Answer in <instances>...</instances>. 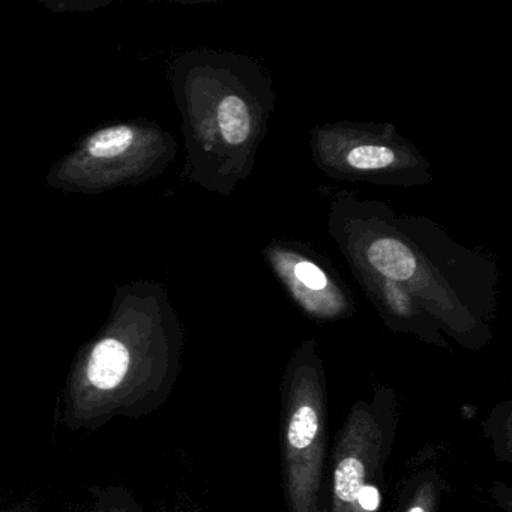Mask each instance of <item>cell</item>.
<instances>
[{"label":"cell","instance_id":"10","mask_svg":"<svg viewBox=\"0 0 512 512\" xmlns=\"http://www.w3.org/2000/svg\"><path fill=\"white\" fill-rule=\"evenodd\" d=\"M356 499H358L359 505H361V508H364L365 511H376V509L379 508L380 493L373 485H364V487L359 490Z\"/></svg>","mask_w":512,"mask_h":512},{"label":"cell","instance_id":"7","mask_svg":"<svg viewBox=\"0 0 512 512\" xmlns=\"http://www.w3.org/2000/svg\"><path fill=\"white\" fill-rule=\"evenodd\" d=\"M134 140V133L131 128L119 125V127L106 128V130L98 131L97 134L89 139L88 152L94 158L119 157L124 154Z\"/></svg>","mask_w":512,"mask_h":512},{"label":"cell","instance_id":"5","mask_svg":"<svg viewBox=\"0 0 512 512\" xmlns=\"http://www.w3.org/2000/svg\"><path fill=\"white\" fill-rule=\"evenodd\" d=\"M269 266L293 298L316 314H334L346 310V287L331 266L308 248L289 242H274L265 250Z\"/></svg>","mask_w":512,"mask_h":512},{"label":"cell","instance_id":"11","mask_svg":"<svg viewBox=\"0 0 512 512\" xmlns=\"http://www.w3.org/2000/svg\"><path fill=\"white\" fill-rule=\"evenodd\" d=\"M0 512H38L34 506L26 505V503H19V505L8 506Z\"/></svg>","mask_w":512,"mask_h":512},{"label":"cell","instance_id":"1","mask_svg":"<svg viewBox=\"0 0 512 512\" xmlns=\"http://www.w3.org/2000/svg\"><path fill=\"white\" fill-rule=\"evenodd\" d=\"M329 233L353 274L391 281L419 299L488 298L499 281L485 254L452 241L424 217H400L386 203L341 196L332 203Z\"/></svg>","mask_w":512,"mask_h":512},{"label":"cell","instance_id":"4","mask_svg":"<svg viewBox=\"0 0 512 512\" xmlns=\"http://www.w3.org/2000/svg\"><path fill=\"white\" fill-rule=\"evenodd\" d=\"M314 163L335 181L386 187H418L431 182L430 164L388 124L341 121L311 131Z\"/></svg>","mask_w":512,"mask_h":512},{"label":"cell","instance_id":"9","mask_svg":"<svg viewBox=\"0 0 512 512\" xmlns=\"http://www.w3.org/2000/svg\"><path fill=\"white\" fill-rule=\"evenodd\" d=\"M317 431H319V416L313 407L304 404L295 410L290 419L287 440L292 448L305 449L313 443Z\"/></svg>","mask_w":512,"mask_h":512},{"label":"cell","instance_id":"8","mask_svg":"<svg viewBox=\"0 0 512 512\" xmlns=\"http://www.w3.org/2000/svg\"><path fill=\"white\" fill-rule=\"evenodd\" d=\"M365 470L358 458L347 457L335 469V494L343 502H353L364 487Z\"/></svg>","mask_w":512,"mask_h":512},{"label":"cell","instance_id":"2","mask_svg":"<svg viewBox=\"0 0 512 512\" xmlns=\"http://www.w3.org/2000/svg\"><path fill=\"white\" fill-rule=\"evenodd\" d=\"M169 349L149 334L109 332L77 359L62 392V425L94 431L116 418L139 419L169 391Z\"/></svg>","mask_w":512,"mask_h":512},{"label":"cell","instance_id":"12","mask_svg":"<svg viewBox=\"0 0 512 512\" xmlns=\"http://www.w3.org/2000/svg\"><path fill=\"white\" fill-rule=\"evenodd\" d=\"M409 512H425V509L421 508V506H415V508L410 509Z\"/></svg>","mask_w":512,"mask_h":512},{"label":"cell","instance_id":"3","mask_svg":"<svg viewBox=\"0 0 512 512\" xmlns=\"http://www.w3.org/2000/svg\"><path fill=\"white\" fill-rule=\"evenodd\" d=\"M203 145L215 190L235 193L251 175L275 109L272 80L259 62L227 53L209 68Z\"/></svg>","mask_w":512,"mask_h":512},{"label":"cell","instance_id":"6","mask_svg":"<svg viewBox=\"0 0 512 512\" xmlns=\"http://www.w3.org/2000/svg\"><path fill=\"white\" fill-rule=\"evenodd\" d=\"M86 512H146L133 493L122 485H95L89 490Z\"/></svg>","mask_w":512,"mask_h":512}]
</instances>
